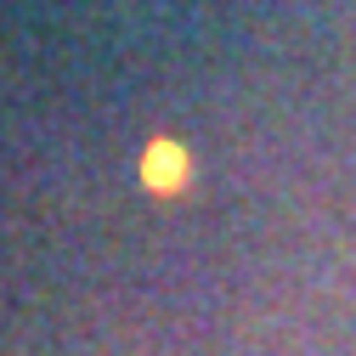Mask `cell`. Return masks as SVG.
I'll list each match as a JSON object with an SVG mask.
<instances>
[{"label": "cell", "instance_id": "obj_1", "mask_svg": "<svg viewBox=\"0 0 356 356\" xmlns=\"http://www.w3.org/2000/svg\"><path fill=\"white\" fill-rule=\"evenodd\" d=\"M175 164H181V159H175L170 147H153L147 153V181H175Z\"/></svg>", "mask_w": 356, "mask_h": 356}]
</instances>
